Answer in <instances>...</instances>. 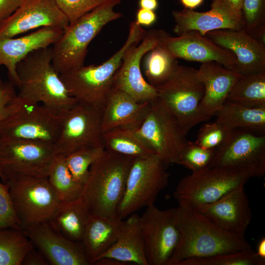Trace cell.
<instances>
[{"mask_svg": "<svg viewBox=\"0 0 265 265\" xmlns=\"http://www.w3.org/2000/svg\"><path fill=\"white\" fill-rule=\"evenodd\" d=\"M47 178L60 201L73 202L80 198L83 185L74 179L67 166L64 155L57 154L54 156Z\"/></svg>", "mask_w": 265, "mask_h": 265, "instance_id": "32", "label": "cell"}, {"mask_svg": "<svg viewBox=\"0 0 265 265\" xmlns=\"http://www.w3.org/2000/svg\"><path fill=\"white\" fill-rule=\"evenodd\" d=\"M105 149L133 159L155 154L136 130L119 128L103 133Z\"/></svg>", "mask_w": 265, "mask_h": 265, "instance_id": "30", "label": "cell"}, {"mask_svg": "<svg viewBox=\"0 0 265 265\" xmlns=\"http://www.w3.org/2000/svg\"><path fill=\"white\" fill-rule=\"evenodd\" d=\"M226 101L250 108H265V72L241 75Z\"/></svg>", "mask_w": 265, "mask_h": 265, "instance_id": "31", "label": "cell"}, {"mask_svg": "<svg viewBox=\"0 0 265 265\" xmlns=\"http://www.w3.org/2000/svg\"><path fill=\"white\" fill-rule=\"evenodd\" d=\"M177 220L179 239L167 265L189 258L252 248L245 237L225 231L189 206L179 205Z\"/></svg>", "mask_w": 265, "mask_h": 265, "instance_id": "1", "label": "cell"}, {"mask_svg": "<svg viewBox=\"0 0 265 265\" xmlns=\"http://www.w3.org/2000/svg\"><path fill=\"white\" fill-rule=\"evenodd\" d=\"M166 166L156 155L135 158L130 168L117 217L124 219L144 207L154 205L168 185Z\"/></svg>", "mask_w": 265, "mask_h": 265, "instance_id": "8", "label": "cell"}, {"mask_svg": "<svg viewBox=\"0 0 265 265\" xmlns=\"http://www.w3.org/2000/svg\"><path fill=\"white\" fill-rule=\"evenodd\" d=\"M17 94L15 86L10 81L3 82L0 87V124L8 115L10 103Z\"/></svg>", "mask_w": 265, "mask_h": 265, "instance_id": "42", "label": "cell"}, {"mask_svg": "<svg viewBox=\"0 0 265 265\" xmlns=\"http://www.w3.org/2000/svg\"><path fill=\"white\" fill-rule=\"evenodd\" d=\"M204 0H180L185 8L193 9L199 6Z\"/></svg>", "mask_w": 265, "mask_h": 265, "instance_id": "47", "label": "cell"}, {"mask_svg": "<svg viewBox=\"0 0 265 265\" xmlns=\"http://www.w3.org/2000/svg\"><path fill=\"white\" fill-rule=\"evenodd\" d=\"M240 76L216 62L202 63L197 72V78L205 87L199 107L200 113L208 119L214 115Z\"/></svg>", "mask_w": 265, "mask_h": 265, "instance_id": "24", "label": "cell"}, {"mask_svg": "<svg viewBox=\"0 0 265 265\" xmlns=\"http://www.w3.org/2000/svg\"><path fill=\"white\" fill-rule=\"evenodd\" d=\"M3 83V82L2 81L1 78L0 77V87L1 86Z\"/></svg>", "mask_w": 265, "mask_h": 265, "instance_id": "50", "label": "cell"}, {"mask_svg": "<svg viewBox=\"0 0 265 265\" xmlns=\"http://www.w3.org/2000/svg\"></svg>", "mask_w": 265, "mask_h": 265, "instance_id": "53", "label": "cell"}, {"mask_svg": "<svg viewBox=\"0 0 265 265\" xmlns=\"http://www.w3.org/2000/svg\"><path fill=\"white\" fill-rule=\"evenodd\" d=\"M120 0H110L80 17L64 29L53 45L52 63L60 75L84 65L88 47L108 23L122 17L114 10Z\"/></svg>", "mask_w": 265, "mask_h": 265, "instance_id": "5", "label": "cell"}, {"mask_svg": "<svg viewBox=\"0 0 265 265\" xmlns=\"http://www.w3.org/2000/svg\"><path fill=\"white\" fill-rule=\"evenodd\" d=\"M33 246L22 229L0 228V265H21Z\"/></svg>", "mask_w": 265, "mask_h": 265, "instance_id": "34", "label": "cell"}, {"mask_svg": "<svg viewBox=\"0 0 265 265\" xmlns=\"http://www.w3.org/2000/svg\"><path fill=\"white\" fill-rule=\"evenodd\" d=\"M257 255L261 258L265 259V238H263L259 241L257 251Z\"/></svg>", "mask_w": 265, "mask_h": 265, "instance_id": "48", "label": "cell"}, {"mask_svg": "<svg viewBox=\"0 0 265 265\" xmlns=\"http://www.w3.org/2000/svg\"><path fill=\"white\" fill-rule=\"evenodd\" d=\"M156 20L157 15L154 11L139 8L137 11L135 21L141 26H151Z\"/></svg>", "mask_w": 265, "mask_h": 265, "instance_id": "45", "label": "cell"}, {"mask_svg": "<svg viewBox=\"0 0 265 265\" xmlns=\"http://www.w3.org/2000/svg\"><path fill=\"white\" fill-rule=\"evenodd\" d=\"M160 44L177 59L202 63L214 61L238 73L237 62L233 54L197 31H188L177 37H172L168 34Z\"/></svg>", "mask_w": 265, "mask_h": 265, "instance_id": "21", "label": "cell"}, {"mask_svg": "<svg viewBox=\"0 0 265 265\" xmlns=\"http://www.w3.org/2000/svg\"><path fill=\"white\" fill-rule=\"evenodd\" d=\"M196 210L221 229L240 237H244L252 217L244 186Z\"/></svg>", "mask_w": 265, "mask_h": 265, "instance_id": "20", "label": "cell"}, {"mask_svg": "<svg viewBox=\"0 0 265 265\" xmlns=\"http://www.w3.org/2000/svg\"><path fill=\"white\" fill-rule=\"evenodd\" d=\"M133 159L105 149L91 165L80 197L90 214L118 218L117 211Z\"/></svg>", "mask_w": 265, "mask_h": 265, "instance_id": "2", "label": "cell"}, {"mask_svg": "<svg viewBox=\"0 0 265 265\" xmlns=\"http://www.w3.org/2000/svg\"><path fill=\"white\" fill-rule=\"evenodd\" d=\"M90 215L80 198L73 202L60 201L50 221L69 239L81 241Z\"/></svg>", "mask_w": 265, "mask_h": 265, "instance_id": "29", "label": "cell"}, {"mask_svg": "<svg viewBox=\"0 0 265 265\" xmlns=\"http://www.w3.org/2000/svg\"><path fill=\"white\" fill-rule=\"evenodd\" d=\"M49 265L42 252L34 246L25 255L21 265Z\"/></svg>", "mask_w": 265, "mask_h": 265, "instance_id": "43", "label": "cell"}, {"mask_svg": "<svg viewBox=\"0 0 265 265\" xmlns=\"http://www.w3.org/2000/svg\"><path fill=\"white\" fill-rule=\"evenodd\" d=\"M64 29L45 26L20 37L0 39V63L7 69L9 81L18 87L16 73L17 64L31 52L53 45L60 37Z\"/></svg>", "mask_w": 265, "mask_h": 265, "instance_id": "23", "label": "cell"}, {"mask_svg": "<svg viewBox=\"0 0 265 265\" xmlns=\"http://www.w3.org/2000/svg\"><path fill=\"white\" fill-rule=\"evenodd\" d=\"M197 69L179 65L171 77L156 87L157 98L174 115L185 134L198 123L208 119L199 111L204 95Z\"/></svg>", "mask_w": 265, "mask_h": 265, "instance_id": "7", "label": "cell"}, {"mask_svg": "<svg viewBox=\"0 0 265 265\" xmlns=\"http://www.w3.org/2000/svg\"><path fill=\"white\" fill-rule=\"evenodd\" d=\"M16 73L19 97L43 104L58 113L77 103L53 65L52 47L30 53L17 64Z\"/></svg>", "mask_w": 265, "mask_h": 265, "instance_id": "4", "label": "cell"}, {"mask_svg": "<svg viewBox=\"0 0 265 265\" xmlns=\"http://www.w3.org/2000/svg\"><path fill=\"white\" fill-rule=\"evenodd\" d=\"M1 172H0V177L1 178Z\"/></svg>", "mask_w": 265, "mask_h": 265, "instance_id": "51", "label": "cell"}, {"mask_svg": "<svg viewBox=\"0 0 265 265\" xmlns=\"http://www.w3.org/2000/svg\"><path fill=\"white\" fill-rule=\"evenodd\" d=\"M150 102H138L126 93L113 90L102 110V132L124 128L136 130L142 124Z\"/></svg>", "mask_w": 265, "mask_h": 265, "instance_id": "25", "label": "cell"}, {"mask_svg": "<svg viewBox=\"0 0 265 265\" xmlns=\"http://www.w3.org/2000/svg\"><path fill=\"white\" fill-rule=\"evenodd\" d=\"M61 115L41 103L17 94L0 124V138L23 139L54 144L59 135Z\"/></svg>", "mask_w": 265, "mask_h": 265, "instance_id": "6", "label": "cell"}, {"mask_svg": "<svg viewBox=\"0 0 265 265\" xmlns=\"http://www.w3.org/2000/svg\"><path fill=\"white\" fill-rule=\"evenodd\" d=\"M22 229L9 192V186L0 182V228Z\"/></svg>", "mask_w": 265, "mask_h": 265, "instance_id": "41", "label": "cell"}, {"mask_svg": "<svg viewBox=\"0 0 265 265\" xmlns=\"http://www.w3.org/2000/svg\"><path fill=\"white\" fill-rule=\"evenodd\" d=\"M227 2L236 10L241 11L243 0H226Z\"/></svg>", "mask_w": 265, "mask_h": 265, "instance_id": "49", "label": "cell"}, {"mask_svg": "<svg viewBox=\"0 0 265 265\" xmlns=\"http://www.w3.org/2000/svg\"><path fill=\"white\" fill-rule=\"evenodd\" d=\"M214 149L201 147L195 142L187 140L179 158L178 164L192 172L210 168L214 155Z\"/></svg>", "mask_w": 265, "mask_h": 265, "instance_id": "37", "label": "cell"}, {"mask_svg": "<svg viewBox=\"0 0 265 265\" xmlns=\"http://www.w3.org/2000/svg\"><path fill=\"white\" fill-rule=\"evenodd\" d=\"M126 218L123 220L115 243L98 259L109 258L128 265H148L140 228V216L134 213Z\"/></svg>", "mask_w": 265, "mask_h": 265, "instance_id": "26", "label": "cell"}, {"mask_svg": "<svg viewBox=\"0 0 265 265\" xmlns=\"http://www.w3.org/2000/svg\"><path fill=\"white\" fill-rule=\"evenodd\" d=\"M104 147H84L65 156L67 166L74 179L84 186L91 165L104 153Z\"/></svg>", "mask_w": 265, "mask_h": 265, "instance_id": "36", "label": "cell"}, {"mask_svg": "<svg viewBox=\"0 0 265 265\" xmlns=\"http://www.w3.org/2000/svg\"><path fill=\"white\" fill-rule=\"evenodd\" d=\"M102 110L77 103L60 113V133L54 144L57 154L66 156L84 147L105 148Z\"/></svg>", "mask_w": 265, "mask_h": 265, "instance_id": "15", "label": "cell"}, {"mask_svg": "<svg viewBox=\"0 0 265 265\" xmlns=\"http://www.w3.org/2000/svg\"><path fill=\"white\" fill-rule=\"evenodd\" d=\"M205 36L233 54L237 62V72L239 75L265 72V45L244 28L215 30L207 32Z\"/></svg>", "mask_w": 265, "mask_h": 265, "instance_id": "22", "label": "cell"}, {"mask_svg": "<svg viewBox=\"0 0 265 265\" xmlns=\"http://www.w3.org/2000/svg\"><path fill=\"white\" fill-rule=\"evenodd\" d=\"M32 245L52 265H93L82 241L71 240L50 221L22 229Z\"/></svg>", "mask_w": 265, "mask_h": 265, "instance_id": "17", "label": "cell"}, {"mask_svg": "<svg viewBox=\"0 0 265 265\" xmlns=\"http://www.w3.org/2000/svg\"><path fill=\"white\" fill-rule=\"evenodd\" d=\"M265 259L252 248L212 256L192 258L177 262L175 265H264Z\"/></svg>", "mask_w": 265, "mask_h": 265, "instance_id": "35", "label": "cell"}, {"mask_svg": "<svg viewBox=\"0 0 265 265\" xmlns=\"http://www.w3.org/2000/svg\"><path fill=\"white\" fill-rule=\"evenodd\" d=\"M138 135L167 167L177 164L187 141L174 115L157 98L150 102Z\"/></svg>", "mask_w": 265, "mask_h": 265, "instance_id": "11", "label": "cell"}, {"mask_svg": "<svg viewBox=\"0 0 265 265\" xmlns=\"http://www.w3.org/2000/svg\"><path fill=\"white\" fill-rule=\"evenodd\" d=\"M56 154L51 143L0 138L1 179L6 183L26 178L46 177Z\"/></svg>", "mask_w": 265, "mask_h": 265, "instance_id": "9", "label": "cell"}, {"mask_svg": "<svg viewBox=\"0 0 265 265\" xmlns=\"http://www.w3.org/2000/svg\"><path fill=\"white\" fill-rule=\"evenodd\" d=\"M144 62L147 81L156 87L164 83L179 65L177 59L160 43L149 51Z\"/></svg>", "mask_w": 265, "mask_h": 265, "instance_id": "33", "label": "cell"}, {"mask_svg": "<svg viewBox=\"0 0 265 265\" xmlns=\"http://www.w3.org/2000/svg\"><path fill=\"white\" fill-rule=\"evenodd\" d=\"M22 0H0V23L11 15L20 6Z\"/></svg>", "mask_w": 265, "mask_h": 265, "instance_id": "44", "label": "cell"}, {"mask_svg": "<svg viewBox=\"0 0 265 265\" xmlns=\"http://www.w3.org/2000/svg\"><path fill=\"white\" fill-rule=\"evenodd\" d=\"M140 225L148 265H167L179 239L177 208L148 206L140 216Z\"/></svg>", "mask_w": 265, "mask_h": 265, "instance_id": "14", "label": "cell"}, {"mask_svg": "<svg viewBox=\"0 0 265 265\" xmlns=\"http://www.w3.org/2000/svg\"><path fill=\"white\" fill-rule=\"evenodd\" d=\"M174 32L178 35L188 31H197L205 36L211 31L239 30L244 24L241 11L236 10L226 0H212L211 8L203 12L184 8L172 12Z\"/></svg>", "mask_w": 265, "mask_h": 265, "instance_id": "19", "label": "cell"}, {"mask_svg": "<svg viewBox=\"0 0 265 265\" xmlns=\"http://www.w3.org/2000/svg\"><path fill=\"white\" fill-rule=\"evenodd\" d=\"M229 131L216 121L204 124L199 130L195 142L204 148L215 150L224 141Z\"/></svg>", "mask_w": 265, "mask_h": 265, "instance_id": "40", "label": "cell"}, {"mask_svg": "<svg viewBox=\"0 0 265 265\" xmlns=\"http://www.w3.org/2000/svg\"><path fill=\"white\" fill-rule=\"evenodd\" d=\"M167 34L162 30H150L140 44H132L127 49L114 76L113 90L122 91L138 102H150L157 98L156 87L143 77L140 63L144 55L159 44Z\"/></svg>", "mask_w": 265, "mask_h": 265, "instance_id": "16", "label": "cell"}, {"mask_svg": "<svg viewBox=\"0 0 265 265\" xmlns=\"http://www.w3.org/2000/svg\"><path fill=\"white\" fill-rule=\"evenodd\" d=\"M0 66H1V64H0Z\"/></svg>", "mask_w": 265, "mask_h": 265, "instance_id": "52", "label": "cell"}, {"mask_svg": "<svg viewBox=\"0 0 265 265\" xmlns=\"http://www.w3.org/2000/svg\"><path fill=\"white\" fill-rule=\"evenodd\" d=\"M69 25L53 0H22L16 10L0 23V39L45 26L64 29Z\"/></svg>", "mask_w": 265, "mask_h": 265, "instance_id": "18", "label": "cell"}, {"mask_svg": "<svg viewBox=\"0 0 265 265\" xmlns=\"http://www.w3.org/2000/svg\"><path fill=\"white\" fill-rule=\"evenodd\" d=\"M72 24L81 16L110 0H53Z\"/></svg>", "mask_w": 265, "mask_h": 265, "instance_id": "38", "label": "cell"}, {"mask_svg": "<svg viewBox=\"0 0 265 265\" xmlns=\"http://www.w3.org/2000/svg\"><path fill=\"white\" fill-rule=\"evenodd\" d=\"M123 222L90 214L81 241L94 265L115 243Z\"/></svg>", "mask_w": 265, "mask_h": 265, "instance_id": "27", "label": "cell"}, {"mask_svg": "<svg viewBox=\"0 0 265 265\" xmlns=\"http://www.w3.org/2000/svg\"><path fill=\"white\" fill-rule=\"evenodd\" d=\"M210 167L250 174H265V135L251 130H229L223 143L215 150Z\"/></svg>", "mask_w": 265, "mask_h": 265, "instance_id": "12", "label": "cell"}, {"mask_svg": "<svg viewBox=\"0 0 265 265\" xmlns=\"http://www.w3.org/2000/svg\"><path fill=\"white\" fill-rule=\"evenodd\" d=\"M138 4L140 8L155 11L158 7L157 0H139Z\"/></svg>", "mask_w": 265, "mask_h": 265, "instance_id": "46", "label": "cell"}, {"mask_svg": "<svg viewBox=\"0 0 265 265\" xmlns=\"http://www.w3.org/2000/svg\"><path fill=\"white\" fill-rule=\"evenodd\" d=\"M146 31L135 21L129 26L123 46L109 58L100 65L82 66L75 70L60 74L70 96L77 103L103 110L113 90L114 76L120 67L127 49L143 39Z\"/></svg>", "mask_w": 265, "mask_h": 265, "instance_id": "3", "label": "cell"}, {"mask_svg": "<svg viewBox=\"0 0 265 265\" xmlns=\"http://www.w3.org/2000/svg\"><path fill=\"white\" fill-rule=\"evenodd\" d=\"M241 12L247 33L265 25V0H243Z\"/></svg>", "mask_w": 265, "mask_h": 265, "instance_id": "39", "label": "cell"}, {"mask_svg": "<svg viewBox=\"0 0 265 265\" xmlns=\"http://www.w3.org/2000/svg\"><path fill=\"white\" fill-rule=\"evenodd\" d=\"M6 184L22 230L51 220L60 200L47 177L26 178Z\"/></svg>", "mask_w": 265, "mask_h": 265, "instance_id": "13", "label": "cell"}, {"mask_svg": "<svg viewBox=\"0 0 265 265\" xmlns=\"http://www.w3.org/2000/svg\"><path fill=\"white\" fill-rule=\"evenodd\" d=\"M226 130L243 129L265 133V108H250L226 101L215 115Z\"/></svg>", "mask_w": 265, "mask_h": 265, "instance_id": "28", "label": "cell"}, {"mask_svg": "<svg viewBox=\"0 0 265 265\" xmlns=\"http://www.w3.org/2000/svg\"><path fill=\"white\" fill-rule=\"evenodd\" d=\"M251 178L248 173L210 167L192 172L181 179L173 195L179 205H186L197 209L244 186Z\"/></svg>", "mask_w": 265, "mask_h": 265, "instance_id": "10", "label": "cell"}]
</instances>
